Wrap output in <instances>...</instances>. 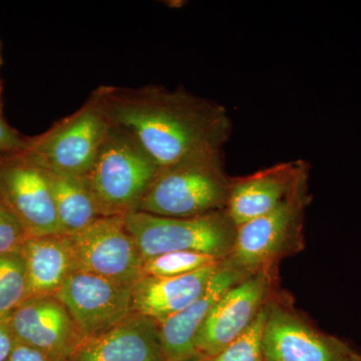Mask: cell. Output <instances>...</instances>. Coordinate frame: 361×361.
Wrapping results in <instances>:
<instances>
[{"label":"cell","instance_id":"obj_1","mask_svg":"<svg viewBox=\"0 0 361 361\" xmlns=\"http://www.w3.org/2000/svg\"><path fill=\"white\" fill-rule=\"evenodd\" d=\"M92 94L111 125L128 133L159 169L203 149H222L231 133L222 106L183 89L102 85Z\"/></svg>","mask_w":361,"mask_h":361},{"label":"cell","instance_id":"obj_2","mask_svg":"<svg viewBox=\"0 0 361 361\" xmlns=\"http://www.w3.org/2000/svg\"><path fill=\"white\" fill-rule=\"evenodd\" d=\"M232 180L226 173L221 148L197 152L160 169L139 212L190 218L226 210Z\"/></svg>","mask_w":361,"mask_h":361},{"label":"cell","instance_id":"obj_3","mask_svg":"<svg viewBox=\"0 0 361 361\" xmlns=\"http://www.w3.org/2000/svg\"><path fill=\"white\" fill-rule=\"evenodd\" d=\"M159 171L128 133L111 125L85 180L103 217H126L139 212Z\"/></svg>","mask_w":361,"mask_h":361},{"label":"cell","instance_id":"obj_4","mask_svg":"<svg viewBox=\"0 0 361 361\" xmlns=\"http://www.w3.org/2000/svg\"><path fill=\"white\" fill-rule=\"evenodd\" d=\"M125 222L144 261L171 252H198L223 261L236 238V225L226 210L190 218L135 212Z\"/></svg>","mask_w":361,"mask_h":361},{"label":"cell","instance_id":"obj_5","mask_svg":"<svg viewBox=\"0 0 361 361\" xmlns=\"http://www.w3.org/2000/svg\"><path fill=\"white\" fill-rule=\"evenodd\" d=\"M310 199L305 188L272 212L237 227L234 246L226 260L246 278L277 272L283 259L305 247L304 220Z\"/></svg>","mask_w":361,"mask_h":361},{"label":"cell","instance_id":"obj_6","mask_svg":"<svg viewBox=\"0 0 361 361\" xmlns=\"http://www.w3.org/2000/svg\"><path fill=\"white\" fill-rule=\"evenodd\" d=\"M111 123L96 97L61 118L47 132L28 137L25 151L52 172L85 178L92 170Z\"/></svg>","mask_w":361,"mask_h":361},{"label":"cell","instance_id":"obj_7","mask_svg":"<svg viewBox=\"0 0 361 361\" xmlns=\"http://www.w3.org/2000/svg\"><path fill=\"white\" fill-rule=\"evenodd\" d=\"M265 361H361V351L318 329L277 291L266 305Z\"/></svg>","mask_w":361,"mask_h":361},{"label":"cell","instance_id":"obj_8","mask_svg":"<svg viewBox=\"0 0 361 361\" xmlns=\"http://www.w3.org/2000/svg\"><path fill=\"white\" fill-rule=\"evenodd\" d=\"M0 200L28 237L61 234L47 171L25 149L0 155Z\"/></svg>","mask_w":361,"mask_h":361},{"label":"cell","instance_id":"obj_9","mask_svg":"<svg viewBox=\"0 0 361 361\" xmlns=\"http://www.w3.org/2000/svg\"><path fill=\"white\" fill-rule=\"evenodd\" d=\"M277 279V272L258 273L225 292L195 339L202 361L217 355L250 327L278 291Z\"/></svg>","mask_w":361,"mask_h":361},{"label":"cell","instance_id":"obj_10","mask_svg":"<svg viewBox=\"0 0 361 361\" xmlns=\"http://www.w3.org/2000/svg\"><path fill=\"white\" fill-rule=\"evenodd\" d=\"M70 237L78 271L133 286L144 276L139 249L125 217H101Z\"/></svg>","mask_w":361,"mask_h":361},{"label":"cell","instance_id":"obj_11","mask_svg":"<svg viewBox=\"0 0 361 361\" xmlns=\"http://www.w3.org/2000/svg\"><path fill=\"white\" fill-rule=\"evenodd\" d=\"M132 287L77 271L56 294L85 338L115 326L133 312Z\"/></svg>","mask_w":361,"mask_h":361},{"label":"cell","instance_id":"obj_12","mask_svg":"<svg viewBox=\"0 0 361 361\" xmlns=\"http://www.w3.org/2000/svg\"><path fill=\"white\" fill-rule=\"evenodd\" d=\"M14 338L39 349L54 361H66L84 336L56 296L32 297L9 313Z\"/></svg>","mask_w":361,"mask_h":361},{"label":"cell","instance_id":"obj_13","mask_svg":"<svg viewBox=\"0 0 361 361\" xmlns=\"http://www.w3.org/2000/svg\"><path fill=\"white\" fill-rule=\"evenodd\" d=\"M304 161H287L232 180L226 212L236 227L272 212L307 188Z\"/></svg>","mask_w":361,"mask_h":361},{"label":"cell","instance_id":"obj_14","mask_svg":"<svg viewBox=\"0 0 361 361\" xmlns=\"http://www.w3.org/2000/svg\"><path fill=\"white\" fill-rule=\"evenodd\" d=\"M66 361H166L158 323L132 312L97 336L85 338Z\"/></svg>","mask_w":361,"mask_h":361},{"label":"cell","instance_id":"obj_15","mask_svg":"<svg viewBox=\"0 0 361 361\" xmlns=\"http://www.w3.org/2000/svg\"><path fill=\"white\" fill-rule=\"evenodd\" d=\"M245 278L225 259L198 299L172 317L157 322L166 361H202L195 346L199 329L225 292Z\"/></svg>","mask_w":361,"mask_h":361},{"label":"cell","instance_id":"obj_16","mask_svg":"<svg viewBox=\"0 0 361 361\" xmlns=\"http://www.w3.org/2000/svg\"><path fill=\"white\" fill-rule=\"evenodd\" d=\"M221 262L183 276L140 278L132 287L133 312L156 322L172 317L204 293Z\"/></svg>","mask_w":361,"mask_h":361},{"label":"cell","instance_id":"obj_17","mask_svg":"<svg viewBox=\"0 0 361 361\" xmlns=\"http://www.w3.org/2000/svg\"><path fill=\"white\" fill-rule=\"evenodd\" d=\"M20 252L27 281L26 299L56 295L78 271L75 250L68 235L30 237Z\"/></svg>","mask_w":361,"mask_h":361},{"label":"cell","instance_id":"obj_18","mask_svg":"<svg viewBox=\"0 0 361 361\" xmlns=\"http://www.w3.org/2000/svg\"><path fill=\"white\" fill-rule=\"evenodd\" d=\"M47 171L61 234H75L103 217L85 178Z\"/></svg>","mask_w":361,"mask_h":361},{"label":"cell","instance_id":"obj_19","mask_svg":"<svg viewBox=\"0 0 361 361\" xmlns=\"http://www.w3.org/2000/svg\"><path fill=\"white\" fill-rule=\"evenodd\" d=\"M26 297L27 281L21 252L0 255V318L13 312Z\"/></svg>","mask_w":361,"mask_h":361},{"label":"cell","instance_id":"obj_20","mask_svg":"<svg viewBox=\"0 0 361 361\" xmlns=\"http://www.w3.org/2000/svg\"><path fill=\"white\" fill-rule=\"evenodd\" d=\"M220 262V260L198 252H171L144 261V276L177 277Z\"/></svg>","mask_w":361,"mask_h":361},{"label":"cell","instance_id":"obj_21","mask_svg":"<svg viewBox=\"0 0 361 361\" xmlns=\"http://www.w3.org/2000/svg\"><path fill=\"white\" fill-rule=\"evenodd\" d=\"M265 319L266 307L238 338L226 346L217 355L205 361H265L263 349Z\"/></svg>","mask_w":361,"mask_h":361},{"label":"cell","instance_id":"obj_22","mask_svg":"<svg viewBox=\"0 0 361 361\" xmlns=\"http://www.w3.org/2000/svg\"><path fill=\"white\" fill-rule=\"evenodd\" d=\"M25 228L4 206H0V255L20 252L26 239Z\"/></svg>","mask_w":361,"mask_h":361},{"label":"cell","instance_id":"obj_23","mask_svg":"<svg viewBox=\"0 0 361 361\" xmlns=\"http://www.w3.org/2000/svg\"><path fill=\"white\" fill-rule=\"evenodd\" d=\"M4 85H0V155L23 151L26 148L28 137L14 129L7 122L4 111Z\"/></svg>","mask_w":361,"mask_h":361},{"label":"cell","instance_id":"obj_24","mask_svg":"<svg viewBox=\"0 0 361 361\" xmlns=\"http://www.w3.org/2000/svg\"><path fill=\"white\" fill-rule=\"evenodd\" d=\"M16 343L8 314L0 318V361L9 360Z\"/></svg>","mask_w":361,"mask_h":361},{"label":"cell","instance_id":"obj_25","mask_svg":"<svg viewBox=\"0 0 361 361\" xmlns=\"http://www.w3.org/2000/svg\"><path fill=\"white\" fill-rule=\"evenodd\" d=\"M8 361H54L39 349L30 348L16 341Z\"/></svg>","mask_w":361,"mask_h":361},{"label":"cell","instance_id":"obj_26","mask_svg":"<svg viewBox=\"0 0 361 361\" xmlns=\"http://www.w3.org/2000/svg\"><path fill=\"white\" fill-rule=\"evenodd\" d=\"M2 66H4V56H2V42L0 40V71H1ZM0 85H4L1 78H0Z\"/></svg>","mask_w":361,"mask_h":361},{"label":"cell","instance_id":"obj_27","mask_svg":"<svg viewBox=\"0 0 361 361\" xmlns=\"http://www.w3.org/2000/svg\"><path fill=\"white\" fill-rule=\"evenodd\" d=\"M1 205H2V204H1V200H0V206H1Z\"/></svg>","mask_w":361,"mask_h":361}]
</instances>
